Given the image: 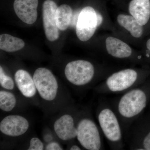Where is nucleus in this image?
Segmentation results:
<instances>
[{
	"mask_svg": "<svg viewBox=\"0 0 150 150\" xmlns=\"http://www.w3.org/2000/svg\"><path fill=\"white\" fill-rule=\"evenodd\" d=\"M71 8L67 4L58 7L55 13V21L57 27L61 30H65L71 23L73 17Z\"/></svg>",
	"mask_w": 150,
	"mask_h": 150,
	"instance_id": "16",
	"label": "nucleus"
},
{
	"mask_svg": "<svg viewBox=\"0 0 150 150\" xmlns=\"http://www.w3.org/2000/svg\"><path fill=\"white\" fill-rule=\"evenodd\" d=\"M110 102L118 115L126 137L131 125L144 114L149 104L150 80H146Z\"/></svg>",
	"mask_w": 150,
	"mask_h": 150,
	"instance_id": "1",
	"label": "nucleus"
},
{
	"mask_svg": "<svg viewBox=\"0 0 150 150\" xmlns=\"http://www.w3.org/2000/svg\"><path fill=\"white\" fill-rule=\"evenodd\" d=\"M129 11L141 25H145L150 17V0H132L129 4Z\"/></svg>",
	"mask_w": 150,
	"mask_h": 150,
	"instance_id": "14",
	"label": "nucleus"
},
{
	"mask_svg": "<svg viewBox=\"0 0 150 150\" xmlns=\"http://www.w3.org/2000/svg\"><path fill=\"white\" fill-rule=\"evenodd\" d=\"M57 8V4L52 0H47L43 4V27L45 35L49 41H55L59 36V29L55 21V13Z\"/></svg>",
	"mask_w": 150,
	"mask_h": 150,
	"instance_id": "9",
	"label": "nucleus"
},
{
	"mask_svg": "<svg viewBox=\"0 0 150 150\" xmlns=\"http://www.w3.org/2000/svg\"><path fill=\"white\" fill-rule=\"evenodd\" d=\"M146 46L149 51H150V38L147 42Z\"/></svg>",
	"mask_w": 150,
	"mask_h": 150,
	"instance_id": "25",
	"label": "nucleus"
},
{
	"mask_svg": "<svg viewBox=\"0 0 150 150\" xmlns=\"http://www.w3.org/2000/svg\"><path fill=\"white\" fill-rule=\"evenodd\" d=\"M76 124L72 115L65 114L55 121L54 125V131L60 139L69 141L76 137Z\"/></svg>",
	"mask_w": 150,
	"mask_h": 150,
	"instance_id": "12",
	"label": "nucleus"
},
{
	"mask_svg": "<svg viewBox=\"0 0 150 150\" xmlns=\"http://www.w3.org/2000/svg\"><path fill=\"white\" fill-rule=\"evenodd\" d=\"M105 45L108 54L115 58L126 59L129 58L132 55V51L130 46L115 38H107Z\"/></svg>",
	"mask_w": 150,
	"mask_h": 150,
	"instance_id": "15",
	"label": "nucleus"
},
{
	"mask_svg": "<svg viewBox=\"0 0 150 150\" xmlns=\"http://www.w3.org/2000/svg\"><path fill=\"white\" fill-rule=\"evenodd\" d=\"M96 12V16H97V26H100V25L102 23L103 20V17L100 13H98V12Z\"/></svg>",
	"mask_w": 150,
	"mask_h": 150,
	"instance_id": "23",
	"label": "nucleus"
},
{
	"mask_svg": "<svg viewBox=\"0 0 150 150\" xmlns=\"http://www.w3.org/2000/svg\"><path fill=\"white\" fill-rule=\"evenodd\" d=\"M33 78L41 98L49 101L55 99L59 85L55 76L50 70L45 68H38L34 72Z\"/></svg>",
	"mask_w": 150,
	"mask_h": 150,
	"instance_id": "7",
	"label": "nucleus"
},
{
	"mask_svg": "<svg viewBox=\"0 0 150 150\" xmlns=\"http://www.w3.org/2000/svg\"><path fill=\"white\" fill-rule=\"evenodd\" d=\"M47 150H62L63 149L59 143L57 142H51L47 145L46 147Z\"/></svg>",
	"mask_w": 150,
	"mask_h": 150,
	"instance_id": "22",
	"label": "nucleus"
},
{
	"mask_svg": "<svg viewBox=\"0 0 150 150\" xmlns=\"http://www.w3.org/2000/svg\"><path fill=\"white\" fill-rule=\"evenodd\" d=\"M44 145L40 139L37 137H33L30 140L28 150H42Z\"/></svg>",
	"mask_w": 150,
	"mask_h": 150,
	"instance_id": "21",
	"label": "nucleus"
},
{
	"mask_svg": "<svg viewBox=\"0 0 150 150\" xmlns=\"http://www.w3.org/2000/svg\"><path fill=\"white\" fill-rule=\"evenodd\" d=\"M81 148L77 145H74L71 146L70 148V150H81Z\"/></svg>",
	"mask_w": 150,
	"mask_h": 150,
	"instance_id": "24",
	"label": "nucleus"
},
{
	"mask_svg": "<svg viewBox=\"0 0 150 150\" xmlns=\"http://www.w3.org/2000/svg\"><path fill=\"white\" fill-rule=\"evenodd\" d=\"M24 41L20 38L9 34L0 35V49L7 52H13L20 50L24 47Z\"/></svg>",
	"mask_w": 150,
	"mask_h": 150,
	"instance_id": "18",
	"label": "nucleus"
},
{
	"mask_svg": "<svg viewBox=\"0 0 150 150\" xmlns=\"http://www.w3.org/2000/svg\"><path fill=\"white\" fill-rule=\"evenodd\" d=\"M29 127L28 121L21 115H12L6 116L0 123V131L2 134L11 137L24 134Z\"/></svg>",
	"mask_w": 150,
	"mask_h": 150,
	"instance_id": "10",
	"label": "nucleus"
},
{
	"mask_svg": "<svg viewBox=\"0 0 150 150\" xmlns=\"http://www.w3.org/2000/svg\"><path fill=\"white\" fill-rule=\"evenodd\" d=\"M146 80V76L137 70L127 69L113 73L95 88L98 93H123Z\"/></svg>",
	"mask_w": 150,
	"mask_h": 150,
	"instance_id": "3",
	"label": "nucleus"
},
{
	"mask_svg": "<svg viewBox=\"0 0 150 150\" xmlns=\"http://www.w3.org/2000/svg\"><path fill=\"white\" fill-rule=\"evenodd\" d=\"M149 105H150V103L149 104Z\"/></svg>",
	"mask_w": 150,
	"mask_h": 150,
	"instance_id": "26",
	"label": "nucleus"
},
{
	"mask_svg": "<svg viewBox=\"0 0 150 150\" xmlns=\"http://www.w3.org/2000/svg\"><path fill=\"white\" fill-rule=\"evenodd\" d=\"M38 4V0H15L14 10L22 21L32 24L37 20Z\"/></svg>",
	"mask_w": 150,
	"mask_h": 150,
	"instance_id": "11",
	"label": "nucleus"
},
{
	"mask_svg": "<svg viewBox=\"0 0 150 150\" xmlns=\"http://www.w3.org/2000/svg\"><path fill=\"white\" fill-rule=\"evenodd\" d=\"M0 84L3 88L12 90L14 88V82L9 76L6 75L2 67H0Z\"/></svg>",
	"mask_w": 150,
	"mask_h": 150,
	"instance_id": "20",
	"label": "nucleus"
},
{
	"mask_svg": "<svg viewBox=\"0 0 150 150\" xmlns=\"http://www.w3.org/2000/svg\"><path fill=\"white\" fill-rule=\"evenodd\" d=\"M14 79L18 88L23 96L28 98L35 96L37 91L33 78L29 73L24 70H18Z\"/></svg>",
	"mask_w": 150,
	"mask_h": 150,
	"instance_id": "13",
	"label": "nucleus"
},
{
	"mask_svg": "<svg viewBox=\"0 0 150 150\" xmlns=\"http://www.w3.org/2000/svg\"><path fill=\"white\" fill-rule=\"evenodd\" d=\"M96 116L100 128L110 149H124L125 135L123 128L110 102L103 99L100 101Z\"/></svg>",
	"mask_w": 150,
	"mask_h": 150,
	"instance_id": "2",
	"label": "nucleus"
},
{
	"mask_svg": "<svg viewBox=\"0 0 150 150\" xmlns=\"http://www.w3.org/2000/svg\"><path fill=\"white\" fill-rule=\"evenodd\" d=\"M96 11L90 6L84 8L79 14L76 24V33L80 40L90 39L97 27Z\"/></svg>",
	"mask_w": 150,
	"mask_h": 150,
	"instance_id": "8",
	"label": "nucleus"
},
{
	"mask_svg": "<svg viewBox=\"0 0 150 150\" xmlns=\"http://www.w3.org/2000/svg\"><path fill=\"white\" fill-rule=\"evenodd\" d=\"M126 137L131 150H150V113L143 114L131 125Z\"/></svg>",
	"mask_w": 150,
	"mask_h": 150,
	"instance_id": "5",
	"label": "nucleus"
},
{
	"mask_svg": "<svg viewBox=\"0 0 150 150\" xmlns=\"http://www.w3.org/2000/svg\"><path fill=\"white\" fill-rule=\"evenodd\" d=\"M77 134L76 138L85 149H105L103 135L99 126L92 118L83 116L77 121Z\"/></svg>",
	"mask_w": 150,
	"mask_h": 150,
	"instance_id": "4",
	"label": "nucleus"
},
{
	"mask_svg": "<svg viewBox=\"0 0 150 150\" xmlns=\"http://www.w3.org/2000/svg\"><path fill=\"white\" fill-rule=\"evenodd\" d=\"M117 21L119 25L129 31L134 37L139 38L142 36L143 32L142 25L133 16L119 15Z\"/></svg>",
	"mask_w": 150,
	"mask_h": 150,
	"instance_id": "17",
	"label": "nucleus"
},
{
	"mask_svg": "<svg viewBox=\"0 0 150 150\" xmlns=\"http://www.w3.org/2000/svg\"><path fill=\"white\" fill-rule=\"evenodd\" d=\"M16 99L13 93L5 91H0V108L3 111L10 112L15 107Z\"/></svg>",
	"mask_w": 150,
	"mask_h": 150,
	"instance_id": "19",
	"label": "nucleus"
},
{
	"mask_svg": "<svg viewBox=\"0 0 150 150\" xmlns=\"http://www.w3.org/2000/svg\"><path fill=\"white\" fill-rule=\"evenodd\" d=\"M67 80L75 86L83 87L90 86L96 78L94 66L88 61L78 60L68 63L65 67Z\"/></svg>",
	"mask_w": 150,
	"mask_h": 150,
	"instance_id": "6",
	"label": "nucleus"
}]
</instances>
